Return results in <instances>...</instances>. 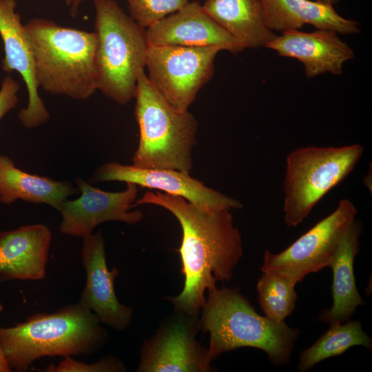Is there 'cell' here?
<instances>
[{
    "mask_svg": "<svg viewBox=\"0 0 372 372\" xmlns=\"http://www.w3.org/2000/svg\"><path fill=\"white\" fill-rule=\"evenodd\" d=\"M152 204L171 212L183 231L179 253L184 285L176 296L166 299L175 311L198 317L205 291L216 282L231 279L242 256V242L229 209H209L175 195L147 192L132 207Z\"/></svg>",
    "mask_w": 372,
    "mask_h": 372,
    "instance_id": "1",
    "label": "cell"
},
{
    "mask_svg": "<svg viewBox=\"0 0 372 372\" xmlns=\"http://www.w3.org/2000/svg\"><path fill=\"white\" fill-rule=\"evenodd\" d=\"M92 311L79 302L51 313H37L10 327H0V349L12 371H27L45 356L95 353L109 333Z\"/></svg>",
    "mask_w": 372,
    "mask_h": 372,
    "instance_id": "2",
    "label": "cell"
},
{
    "mask_svg": "<svg viewBox=\"0 0 372 372\" xmlns=\"http://www.w3.org/2000/svg\"><path fill=\"white\" fill-rule=\"evenodd\" d=\"M200 313V329L209 334L211 362L223 353L251 347L265 351L273 364L289 362L300 331L259 315L238 289L208 290Z\"/></svg>",
    "mask_w": 372,
    "mask_h": 372,
    "instance_id": "3",
    "label": "cell"
},
{
    "mask_svg": "<svg viewBox=\"0 0 372 372\" xmlns=\"http://www.w3.org/2000/svg\"><path fill=\"white\" fill-rule=\"evenodd\" d=\"M39 87L54 95L85 100L97 90L96 34L60 25L43 18L24 25Z\"/></svg>",
    "mask_w": 372,
    "mask_h": 372,
    "instance_id": "4",
    "label": "cell"
},
{
    "mask_svg": "<svg viewBox=\"0 0 372 372\" xmlns=\"http://www.w3.org/2000/svg\"><path fill=\"white\" fill-rule=\"evenodd\" d=\"M134 98L139 142L132 165L189 174L192 149L197 143L195 116L188 110L180 111L170 105L149 82L144 70L138 73Z\"/></svg>",
    "mask_w": 372,
    "mask_h": 372,
    "instance_id": "5",
    "label": "cell"
},
{
    "mask_svg": "<svg viewBox=\"0 0 372 372\" xmlns=\"http://www.w3.org/2000/svg\"><path fill=\"white\" fill-rule=\"evenodd\" d=\"M97 90L120 105L134 98L149 48L146 30L115 0H93Z\"/></svg>",
    "mask_w": 372,
    "mask_h": 372,
    "instance_id": "6",
    "label": "cell"
},
{
    "mask_svg": "<svg viewBox=\"0 0 372 372\" xmlns=\"http://www.w3.org/2000/svg\"><path fill=\"white\" fill-rule=\"evenodd\" d=\"M364 152L360 144L342 147L309 146L286 158L283 211L286 225L295 227L316 205L354 169Z\"/></svg>",
    "mask_w": 372,
    "mask_h": 372,
    "instance_id": "7",
    "label": "cell"
},
{
    "mask_svg": "<svg viewBox=\"0 0 372 372\" xmlns=\"http://www.w3.org/2000/svg\"><path fill=\"white\" fill-rule=\"evenodd\" d=\"M358 210L347 199L335 209L278 254L267 249L262 272L287 278L296 285L306 276L329 267L345 233L355 220Z\"/></svg>",
    "mask_w": 372,
    "mask_h": 372,
    "instance_id": "8",
    "label": "cell"
},
{
    "mask_svg": "<svg viewBox=\"0 0 372 372\" xmlns=\"http://www.w3.org/2000/svg\"><path fill=\"white\" fill-rule=\"evenodd\" d=\"M218 47L149 46L147 78L174 107L185 111L212 78Z\"/></svg>",
    "mask_w": 372,
    "mask_h": 372,
    "instance_id": "9",
    "label": "cell"
},
{
    "mask_svg": "<svg viewBox=\"0 0 372 372\" xmlns=\"http://www.w3.org/2000/svg\"><path fill=\"white\" fill-rule=\"evenodd\" d=\"M176 315L145 342L137 372H208L214 371L207 349L196 339L198 317L176 311Z\"/></svg>",
    "mask_w": 372,
    "mask_h": 372,
    "instance_id": "10",
    "label": "cell"
},
{
    "mask_svg": "<svg viewBox=\"0 0 372 372\" xmlns=\"http://www.w3.org/2000/svg\"><path fill=\"white\" fill-rule=\"evenodd\" d=\"M81 195L74 200L65 199L59 211L61 215V234L83 238L93 234L100 224L120 221L136 224L143 218L139 210L130 211L136 201L138 186L127 183L122 192H110L90 185L81 178L76 179Z\"/></svg>",
    "mask_w": 372,
    "mask_h": 372,
    "instance_id": "11",
    "label": "cell"
},
{
    "mask_svg": "<svg viewBox=\"0 0 372 372\" xmlns=\"http://www.w3.org/2000/svg\"><path fill=\"white\" fill-rule=\"evenodd\" d=\"M90 181L132 183L141 187L156 189L180 196L190 203L209 209H241L242 204L207 187L189 174L174 169H145L133 165L107 163L96 169Z\"/></svg>",
    "mask_w": 372,
    "mask_h": 372,
    "instance_id": "12",
    "label": "cell"
},
{
    "mask_svg": "<svg viewBox=\"0 0 372 372\" xmlns=\"http://www.w3.org/2000/svg\"><path fill=\"white\" fill-rule=\"evenodd\" d=\"M17 0H0V37L4 56L1 69L8 74L17 72L28 92V105L20 110L18 118L28 129L37 127L50 120V113L39 94L32 46L16 12Z\"/></svg>",
    "mask_w": 372,
    "mask_h": 372,
    "instance_id": "13",
    "label": "cell"
},
{
    "mask_svg": "<svg viewBox=\"0 0 372 372\" xmlns=\"http://www.w3.org/2000/svg\"><path fill=\"white\" fill-rule=\"evenodd\" d=\"M82 238L81 255L86 280L78 302L94 313L101 323L123 331L130 325L133 309L117 299L114 280L118 270L107 267L104 238L99 231Z\"/></svg>",
    "mask_w": 372,
    "mask_h": 372,
    "instance_id": "14",
    "label": "cell"
},
{
    "mask_svg": "<svg viewBox=\"0 0 372 372\" xmlns=\"http://www.w3.org/2000/svg\"><path fill=\"white\" fill-rule=\"evenodd\" d=\"M146 35L149 46H214L233 54L245 50L196 1L147 28Z\"/></svg>",
    "mask_w": 372,
    "mask_h": 372,
    "instance_id": "15",
    "label": "cell"
},
{
    "mask_svg": "<svg viewBox=\"0 0 372 372\" xmlns=\"http://www.w3.org/2000/svg\"><path fill=\"white\" fill-rule=\"evenodd\" d=\"M333 30L317 29L312 32L298 30L282 32L265 48L281 56L300 61L308 78L325 73L340 75L345 62L353 59V49Z\"/></svg>",
    "mask_w": 372,
    "mask_h": 372,
    "instance_id": "16",
    "label": "cell"
},
{
    "mask_svg": "<svg viewBox=\"0 0 372 372\" xmlns=\"http://www.w3.org/2000/svg\"><path fill=\"white\" fill-rule=\"evenodd\" d=\"M52 232L43 224L0 231V280H39L45 276Z\"/></svg>",
    "mask_w": 372,
    "mask_h": 372,
    "instance_id": "17",
    "label": "cell"
},
{
    "mask_svg": "<svg viewBox=\"0 0 372 372\" xmlns=\"http://www.w3.org/2000/svg\"><path fill=\"white\" fill-rule=\"evenodd\" d=\"M361 231V224L355 220L345 233L329 266L333 271V303L329 309L322 311L318 318L329 326L350 320L358 307L365 304L358 291L353 269Z\"/></svg>",
    "mask_w": 372,
    "mask_h": 372,
    "instance_id": "18",
    "label": "cell"
},
{
    "mask_svg": "<svg viewBox=\"0 0 372 372\" xmlns=\"http://www.w3.org/2000/svg\"><path fill=\"white\" fill-rule=\"evenodd\" d=\"M270 30L281 32L296 30L306 24L342 34L360 32L359 24L344 18L333 6L311 0H262Z\"/></svg>",
    "mask_w": 372,
    "mask_h": 372,
    "instance_id": "19",
    "label": "cell"
},
{
    "mask_svg": "<svg viewBox=\"0 0 372 372\" xmlns=\"http://www.w3.org/2000/svg\"><path fill=\"white\" fill-rule=\"evenodd\" d=\"M202 8L244 48L265 47L276 36L267 25L262 0H206Z\"/></svg>",
    "mask_w": 372,
    "mask_h": 372,
    "instance_id": "20",
    "label": "cell"
},
{
    "mask_svg": "<svg viewBox=\"0 0 372 372\" xmlns=\"http://www.w3.org/2000/svg\"><path fill=\"white\" fill-rule=\"evenodd\" d=\"M76 189L65 181L27 173L16 167L8 156L0 154V203L6 205L17 200L46 204L59 211L67 197Z\"/></svg>",
    "mask_w": 372,
    "mask_h": 372,
    "instance_id": "21",
    "label": "cell"
},
{
    "mask_svg": "<svg viewBox=\"0 0 372 372\" xmlns=\"http://www.w3.org/2000/svg\"><path fill=\"white\" fill-rule=\"evenodd\" d=\"M358 345L370 350L372 348L371 338L362 329L360 320H350L342 324L331 325L312 346L300 353L298 370L307 371L322 360L341 355Z\"/></svg>",
    "mask_w": 372,
    "mask_h": 372,
    "instance_id": "22",
    "label": "cell"
},
{
    "mask_svg": "<svg viewBox=\"0 0 372 372\" xmlns=\"http://www.w3.org/2000/svg\"><path fill=\"white\" fill-rule=\"evenodd\" d=\"M296 285L285 276L263 272L256 289L260 306L265 316L277 322H285L296 307Z\"/></svg>",
    "mask_w": 372,
    "mask_h": 372,
    "instance_id": "23",
    "label": "cell"
},
{
    "mask_svg": "<svg viewBox=\"0 0 372 372\" xmlns=\"http://www.w3.org/2000/svg\"><path fill=\"white\" fill-rule=\"evenodd\" d=\"M130 17L147 28L183 8L188 0H126Z\"/></svg>",
    "mask_w": 372,
    "mask_h": 372,
    "instance_id": "24",
    "label": "cell"
},
{
    "mask_svg": "<svg viewBox=\"0 0 372 372\" xmlns=\"http://www.w3.org/2000/svg\"><path fill=\"white\" fill-rule=\"evenodd\" d=\"M57 365L51 364L43 371L45 372H124L126 367L123 362L113 355H106L92 363H85L73 359L71 356L64 357Z\"/></svg>",
    "mask_w": 372,
    "mask_h": 372,
    "instance_id": "25",
    "label": "cell"
},
{
    "mask_svg": "<svg viewBox=\"0 0 372 372\" xmlns=\"http://www.w3.org/2000/svg\"><path fill=\"white\" fill-rule=\"evenodd\" d=\"M19 89L18 82L11 76L7 75L2 80L0 88V121L16 107L19 102Z\"/></svg>",
    "mask_w": 372,
    "mask_h": 372,
    "instance_id": "26",
    "label": "cell"
},
{
    "mask_svg": "<svg viewBox=\"0 0 372 372\" xmlns=\"http://www.w3.org/2000/svg\"><path fill=\"white\" fill-rule=\"evenodd\" d=\"M85 1L87 0H65V3L69 8V13L72 17H76L81 5Z\"/></svg>",
    "mask_w": 372,
    "mask_h": 372,
    "instance_id": "27",
    "label": "cell"
},
{
    "mask_svg": "<svg viewBox=\"0 0 372 372\" xmlns=\"http://www.w3.org/2000/svg\"><path fill=\"white\" fill-rule=\"evenodd\" d=\"M1 281L0 280V284ZM12 370L9 367L4 355L0 349V372H10Z\"/></svg>",
    "mask_w": 372,
    "mask_h": 372,
    "instance_id": "28",
    "label": "cell"
},
{
    "mask_svg": "<svg viewBox=\"0 0 372 372\" xmlns=\"http://www.w3.org/2000/svg\"><path fill=\"white\" fill-rule=\"evenodd\" d=\"M317 1L323 2V3H325L331 5V6H333V5L336 4V3H338V1H339V0H317Z\"/></svg>",
    "mask_w": 372,
    "mask_h": 372,
    "instance_id": "29",
    "label": "cell"
}]
</instances>
